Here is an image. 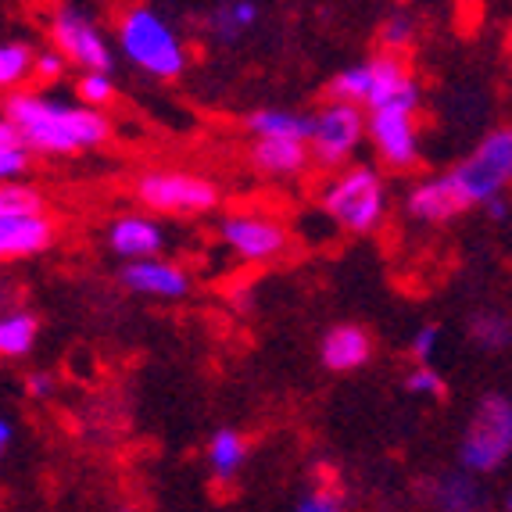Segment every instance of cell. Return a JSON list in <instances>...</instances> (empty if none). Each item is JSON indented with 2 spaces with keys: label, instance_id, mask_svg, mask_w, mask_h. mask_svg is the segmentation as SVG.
I'll list each match as a JSON object with an SVG mask.
<instances>
[{
  "label": "cell",
  "instance_id": "obj_1",
  "mask_svg": "<svg viewBox=\"0 0 512 512\" xmlns=\"http://www.w3.org/2000/svg\"><path fill=\"white\" fill-rule=\"evenodd\" d=\"M4 122L29 147V154H83L111 140V119L104 111L61 101L51 94H11L4 101Z\"/></svg>",
  "mask_w": 512,
  "mask_h": 512
},
{
  "label": "cell",
  "instance_id": "obj_2",
  "mask_svg": "<svg viewBox=\"0 0 512 512\" xmlns=\"http://www.w3.org/2000/svg\"><path fill=\"white\" fill-rule=\"evenodd\" d=\"M115 54H122L144 76L165 79V83L180 79L190 65L180 29L147 4H133L115 18Z\"/></svg>",
  "mask_w": 512,
  "mask_h": 512
},
{
  "label": "cell",
  "instance_id": "obj_3",
  "mask_svg": "<svg viewBox=\"0 0 512 512\" xmlns=\"http://www.w3.org/2000/svg\"><path fill=\"white\" fill-rule=\"evenodd\" d=\"M319 208L344 233L369 237L384 226L387 208H391L384 172L369 162H351L344 169L330 172V180L319 187Z\"/></svg>",
  "mask_w": 512,
  "mask_h": 512
},
{
  "label": "cell",
  "instance_id": "obj_4",
  "mask_svg": "<svg viewBox=\"0 0 512 512\" xmlns=\"http://www.w3.org/2000/svg\"><path fill=\"white\" fill-rule=\"evenodd\" d=\"M512 459V398L502 391L484 394L473 405L459 437V470L491 477Z\"/></svg>",
  "mask_w": 512,
  "mask_h": 512
},
{
  "label": "cell",
  "instance_id": "obj_5",
  "mask_svg": "<svg viewBox=\"0 0 512 512\" xmlns=\"http://www.w3.org/2000/svg\"><path fill=\"white\" fill-rule=\"evenodd\" d=\"M369 140L366 111L355 104H341L326 97L316 111H312V133H308V154L319 169H344L355 162L359 147Z\"/></svg>",
  "mask_w": 512,
  "mask_h": 512
},
{
  "label": "cell",
  "instance_id": "obj_6",
  "mask_svg": "<svg viewBox=\"0 0 512 512\" xmlns=\"http://www.w3.org/2000/svg\"><path fill=\"white\" fill-rule=\"evenodd\" d=\"M452 176L473 208L505 197V190H512V126H498L480 137V144L455 165Z\"/></svg>",
  "mask_w": 512,
  "mask_h": 512
},
{
  "label": "cell",
  "instance_id": "obj_7",
  "mask_svg": "<svg viewBox=\"0 0 512 512\" xmlns=\"http://www.w3.org/2000/svg\"><path fill=\"white\" fill-rule=\"evenodd\" d=\"M137 197L147 215H208L219 205V187L208 176H194L183 169H151L140 172Z\"/></svg>",
  "mask_w": 512,
  "mask_h": 512
},
{
  "label": "cell",
  "instance_id": "obj_8",
  "mask_svg": "<svg viewBox=\"0 0 512 512\" xmlns=\"http://www.w3.org/2000/svg\"><path fill=\"white\" fill-rule=\"evenodd\" d=\"M51 47L69 61V69L83 72H115V58L119 54L111 51V40L104 36V29L97 26V18L83 8H58L51 15Z\"/></svg>",
  "mask_w": 512,
  "mask_h": 512
},
{
  "label": "cell",
  "instance_id": "obj_9",
  "mask_svg": "<svg viewBox=\"0 0 512 512\" xmlns=\"http://www.w3.org/2000/svg\"><path fill=\"white\" fill-rule=\"evenodd\" d=\"M419 101H398L387 108L366 111L369 126V144H373L376 158L394 172H409L423 162V137H419Z\"/></svg>",
  "mask_w": 512,
  "mask_h": 512
},
{
  "label": "cell",
  "instance_id": "obj_10",
  "mask_svg": "<svg viewBox=\"0 0 512 512\" xmlns=\"http://www.w3.org/2000/svg\"><path fill=\"white\" fill-rule=\"evenodd\" d=\"M219 240L240 262H273L291 248V230L276 215L265 212H230L219 222Z\"/></svg>",
  "mask_w": 512,
  "mask_h": 512
},
{
  "label": "cell",
  "instance_id": "obj_11",
  "mask_svg": "<svg viewBox=\"0 0 512 512\" xmlns=\"http://www.w3.org/2000/svg\"><path fill=\"white\" fill-rule=\"evenodd\" d=\"M473 212L470 197L462 194L459 180L448 172H434V176H423L409 187L405 194V215L412 222H423V226H448L459 215Z\"/></svg>",
  "mask_w": 512,
  "mask_h": 512
},
{
  "label": "cell",
  "instance_id": "obj_12",
  "mask_svg": "<svg viewBox=\"0 0 512 512\" xmlns=\"http://www.w3.org/2000/svg\"><path fill=\"white\" fill-rule=\"evenodd\" d=\"M119 280L126 291L154 301H183L194 287V276L172 258H144V262H129L119 269Z\"/></svg>",
  "mask_w": 512,
  "mask_h": 512
},
{
  "label": "cell",
  "instance_id": "obj_13",
  "mask_svg": "<svg viewBox=\"0 0 512 512\" xmlns=\"http://www.w3.org/2000/svg\"><path fill=\"white\" fill-rule=\"evenodd\" d=\"M108 251L115 258H122V265L129 262H144V258H162L165 251V230L162 222L147 212H126L115 215L108 222Z\"/></svg>",
  "mask_w": 512,
  "mask_h": 512
},
{
  "label": "cell",
  "instance_id": "obj_14",
  "mask_svg": "<svg viewBox=\"0 0 512 512\" xmlns=\"http://www.w3.org/2000/svg\"><path fill=\"white\" fill-rule=\"evenodd\" d=\"M423 498L434 512H487L491 505L480 477L466 470H444L423 480Z\"/></svg>",
  "mask_w": 512,
  "mask_h": 512
},
{
  "label": "cell",
  "instance_id": "obj_15",
  "mask_svg": "<svg viewBox=\"0 0 512 512\" xmlns=\"http://www.w3.org/2000/svg\"><path fill=\"white\" fill-rule=\"evenodd\" d=\"M54 237H58V226L47 212L0 215V262L43 255Z\"/></svg>",
  "mask_w": 512,
  "mask_h": 512
},
{
  "label": "cell",
  "instance_id": "obj_16",
  "mask_svg": "<svg viewBox=\"0 0 512 512\" xmlns=\"http://www.w3.org/2000/svg\"><path fill=\"white\" fill-rule=\"evenodd\" d=\"M319 359L330 373H355L373 359V337L359 323L330 326L319 341Z\"/></svg>",
  "mask_w": 512,
  "mask_h": 512
},
{
  "label": "cell",
  "instance_id": "obj_17",
  "mask_svg": "<svg viewBox=\"0 0 512 512\" xmlns=\"http://www.w3.org/2000/svg\"><path fill=\"white\" fill-rule=\"evenodd\" d=\"M312 162L308 144L301 140H255L251 144V165H255L262 176H273V180H291L301 176Z\"/></svg>",
  "mask_w": 512,
  "mask_h": 512
},
{
  "label": "cell",
  "instance_id": "obj_18",
  "mask_svg": "<svg viewBox=\"0 0 512 512\" xmlns=\"http://www.w3.org/2000/svg\"><path fill=\"white\" fill-rule=\"evenodd\" d=\"M244 126H248V133L255 140H301V144H308V133H312V115L269 104V108L251 111Z\"/></svg>",
  "mask_w": 512,
  "mask_h": 512
},
{
  "label": "cell",
  "instance_id": "obj_19",
  "mask_svg": "<svg viewBox=\"0 0 512 512\" xmlns=\"http://www.w3.org/2000/svg\"><path fill=\"white\" fill-rule=\"evenodd\" d=\"M258 18H262V4H251V0H226V4L208 8L205 29L215 43H240L258 26Z\"/></svg>",
  "mask_w": 512,
  "mask_h": 512
},
{
  "label": "cell",
  "instance_id": "obj_20",
  "mask_svg": "<svg viewBox=\"0 0 512 512\" xmlns=\"http://www.w3.org/2000/svg\"><path fill=\"white\" fill-rule=\"evenodd\" d=\"M248 455H251V444H248V437L240 434V430H233V427H222V430H215L212 437H208V444H205V462H208V470H212V477L215 480H233L240 470H244V462H248Z\"/></svg>",
  "mask_w": 512,
  "mask_h": 512
},
{
  "label": "cell",
  "instance_id": "obj_21",
  "mask_svg": "<svg viewBox=\"0 0 512 512\" xmlns=\"http://www.w3.org/2000/svg\"><path fill=\"white\" fill-rule=\"evenodd\" d=\"M36 47L29 40H0V90L4 94H22L33 79Z\"/></svg>",
  "mask_w": 512,
  "mask_h": 512
},
{
  "label": "cell",
  "instance_id": "obj_22",
  "mask_svg": "<svg viewBox=\"0 0 512 512\" xmlns=\"http://www.w3.org/2000/svg\"><path fill=\"white\" fill-rule=\"evenodd\" d=\"M40 323L33 312L15 308V312H0V359H26L36 348Z\"/></svg>",
  "mask_w": 512,
  "mask_h": 512
},
{
  "label": "cell",
  "instance_id": "obj_23",
  "mask_svg": "<svg viewBox=\"0 0 512 512\" xmlns=\"http://www.w3.org/2000/svg\"><path fill=\"white\" fill-rule=\"evenodd\" d=\"M466 337L477 351L498 355L512 344V319L505 312H495V308H480L466 323Z\"/></svg>",
  "mask_w": 512,
  "mask_h": 512
},
{
  "label": "cell",
  "instance_id": "obj_24",
  "mask_svg": "<svg viewBox=\"0 0 512 512\" xmlns=\"http://www.w3.org/2000/svg\"><path fill=\"white\" fill-rule=\"evenodd\" d=\"M416 40H419V18L409 8L387 11V18L380 22V51L405 58V51H412Z\"/></svg>",
  "mask_w": 512,
  "mask_h": 512
},
{
  "label": "cell",
  "instance_id": "obj_25",
  "mask_svg": "<svg viewBox=\"0 0 512 512\" xmlns=\"http://www.w3.org/2000/svg\"><path fill=\"white\" fill-rule=\"evenodd\" d=\"M29 169V147L18 140V133L0 119V183H18V176Z\"/></svg>",
  "mask_w": 512,
  "mask_h": 512
},
{
  "label": "cell",
  "instance_id": "obj_26",
  "mask_svg": "<svg viewBox=\"0 0 512 512\" xmlns=\"http://www.w3.org/2000/svg\"><path fill=\"white\" fill-rule=\"evenodd\" d=\"M76 94L83 108L101 111L119 97V86H115V79H111L108 72H83V76L76 79Z\"/></svg>",
  "mask_w": 512,
  "mask_h": 512
},
{
  "label": "cell",
  "instance_id": "obj_27",
  "mask_svg": "<svg viewBox=\"0 0 512 512\" xmlns=\"http://www.w3.org/2000/svg\"><path fill=\"white\" fill-rule=\"evenodd\" d=\"M402 387L412 398H434V402H441L444 394H448V380L437 373V366H412L402 376Z\"/></svg>",
  "mask_w": 512,
  "mask_h": 512
},
{
  "label": "cell",
  "instance_id": "obj_28",
  "mask_svg": "<svg viewBox=\"0 0 512 512\" xmlns=\"http://www.w3.org/2000/svg\"><path fill=\"white\" fill-rule=\"evenodd\" d=\"M43 212V197L29 183H0V215Z\"/></svg>",
  "mask_w": 512,
  "mask_h": 512
},
{
  "label": "cell",
  "instance_id": "obj_29",
  "mask_svg": "<svg viewBox=\"0 0 512 512\" xmlns=\"http://www.w3.org/2000/svg\"><path fill=\"white\" fill-rule=\"evenodd\" d=\"M291 512H348V502H344V491H337L333 484H316L291 505Z\"/></svg>",
  "mask_w": 512,
  "mask_h": 512
},
{
  "label": "cell",
  "instance_id": "obj_30",
  "mask_svg": "<svg viewBox=\"0 0 512 512\" xmlns=\"http://www.w3.org/2000/svg\"><path fill=\"white\" fill-rule=\"evenodd\" d=\"M441 337L444 330L437 323H419L409 337V355L416 366H434L437 351H441Z\"/></svg>",
  "mask_w": 512,
  "mask_h": 512
},
{
  "label": "cell",
  "instance_id": "obj_31",
  "mask_svg": "<svg viewBox=\"0 0 512 512\" xmlns=\"http://www.w3.org/2000/svg\"><path fill=\"white\" fill-rule=\"evenodd\" d=\"M65 72H69V61L61 58L54 47H36V65H33L36 83H58Z\"/></svg>",
  "mask_w": 512,
  "mask_h": 512
},
{
  "label": "cell",
  "instance_id": "obj_32",
  "mask_svg": "<svg viewBox=\"0 0 512 512\" xmlns=\"http://www.w3.org/2000/svg\"><path fill=\"white\" fill-rule=\"evenodd\" d=\"M26 394L29 398H51L54 394V373H47V369H33V373L26 376Z\"/></svg>",
  "mask_w": 512,
  "mask_h": 512
},
{
  "label": "cell",
  "instance_id": "obj_33",
  "mask_svg": "<svg viewBox=\"0 0 512 512\" xmlns=\"http://www.w3.org/2000/svg\"><path fill=\"white\" fill-rule=\"evenodd\" d=\"M484 215H487L491 222H505V219H509V215H512L509 194H505V197H495V201H487V205H484Z\"/></svg>",
  "mask_w": 512,
  "mask_h": 512
},
{
  "label": "cell",
  "instance_id": "obj_34",
  "mask_svg": "<svg viewBox=\"0 0 512 512\" xmlns=\"http://www.w3.org/2000/svg\"><path fill=\"white\" fill-rule=\"evenodd\" d=\"M11 441H15V427H11V419L0 416V462L11 452Z\"/></svg>",
  "mask_w": 512,
  "mask_h": 512
},
{
  "label": "cell",
  "instance_id": "obj_35",
  "mask_svg": "<svg viewBox=\"0 0 512 512\" xmlns=\"http://www.w3.org/2000/svg\"><path fill=\"white\" fill-rule=\"evenodd\" d=\"M502 512H512V487L505 491V498H502Z\"/></svg>",
  "mask_w": 512,
  "mask_h": 512
},
{
  "label": "cell",
  "instance_id": "obj_36",
  "mask_svg": "<svg viewBox=\"0 0 512 512\" xmlns=\"http://www.w3.org/2000/svg\"><path fill=\"white\" fill-rule=\"evenodd\" d=\"M119 512H137V509H129V505H126V509H119Z\"/></svg>",
  "mask_w": 512,
  "mask_h": 512
},
{
  "label": "cell",
  "instance_id": "obj_37",
  "mask_svg": "<svg viewBox=\"0 0 512 512\" xmlns=\"http://www.w3.org/2000/svg\"><path fill=\"white\" fill-rule=\"evenodd\" d=\"M376 512H391V509H376Z\"/></svg>",
  "mask_w": 512,
  "mask_h": 512
}]
</instances>
